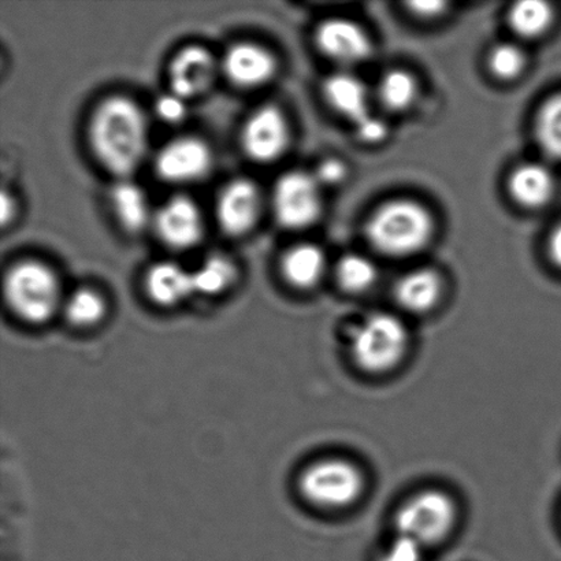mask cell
<instances>
[{
  "label": "cell",
  "instance_id": "6da1fadb",
  "mask_svg": "<svg viewBox=\"0 0 561 561\" xmlns=\"http://www.w3.org/2000/svg\"><path fill=\"white\" fill-rule=\"evenodd\" d=\"M90 145L108 172L128 178L145 159L148 128L145 114L125 96H110L99 104L90 123Z\"/></svg>",
  "mask_w": 561,
  "mask_h": 561
},
{
  "label": "cell",
  "instance_id": "7a4b0ae2",
  "mask_svg": "<svg viewBox=\"0 0 561 561\" xmlns=\"http://www.w3.org/2000/svg\"><path fill=\"white\" fill-rule=\"evenodd\" d=\"M433 218L425 207L412 201L385 203L368 218V243L381 254L403 257L425 249L433 234Z\"/></svg>",
  "mask_w": 561,
  "mask_h": 561
},
{
  "label": "cell",
  "instance_id": "3957f363",
  "mask_svg": "<svg viewBox=\"0 0 561 561\" xmlns=\"http://www.w3.org/2000/svg\"><path fill=\"white\" fill-rule=\"evenodd\" d=\"M410 346V333L393 313L374 312L352 328L350 352L362 371L387 374L403 362Z\"/></svg>",
  "mask_w": 561,
  "mask_h": 561
},
{
  "label": "cell",
  "instance_id": "277c9868",
  "mask_svg": "<svg viewBox=\"0 0 561 561\" xmlns=\"http://www.w3.org/2000/svg\"><path fill=\"white\" fill-rule=\"evenodd\" d=\"M4 295L11 310L31 323L48 321L57 311L60 286L51 268L41 262H21L4 277Z\"/></svg>",
  "mask_w": 561,
  "mask_h": 561
},
{
  "label": "cell",
  "instance_id": "5b68a950",
  "mask_svg": "<svg viewBox=\"0 0 561 561\" xmlns=\"http://www.w3.org/2000/svg\"><path fill=\"white\" fill-rule=\"evenodd\" d=\"M458 522V507L449 494L428 489L407 500L396 513L399 536L411 538L423 548L447 540Z\"/></svg>",
  "mask_w": 561,
  "mask_h": 561
},
{
  "label": "cell",
  "instance_id": "8992f818",
  "mask_svg": "<svg viewBox=\"0 0 561 561\" xmlns=\"http://www.w3.org/2000/svg\"><path fill=\"white\" fill-rule=\"evenodd\" d=\"M365 476L359 467L345 459L316 461L299 478L301 496L324 510L354 505L365 492Z\"/></svg>",
  "mask_w": 561,
  "mask_h": 561
},
{
  "label": "cell",
  "instance_id": "52a82bcc",
  "mask_svg": "<svg viewBox=\"0 0 561 561\" xmlns=\"http://www.w3.org/2000/svg\"><path fill=\"white\" fill-rule=\"evenodd\" d=\"M321 188L313 174L299 170L279 178L272 195L274 216L279 225L300 230L316 224L322 211Z\"/></svg>",
  "mask_w": 561,
  "mask_h": 561
},
{
  "label": "cell",
  "instance_id": "ba28073f",
  "mask_svg": "<svg viewBox=\"0 0 561 561\" xmlns=\"http://www.w3.org/2000/svg\"><path fill=\"white\" fill-rule=\"evenodd\" d=\"M213 156L205 141L196 137H180L159 150L156 170L168 183L190 184L210 172Z\"/></svg>",
  "mask_w": 561,
  "mask_h": 561
},
{
  "label": "cell",
  "instance_id": "9c48e42d",
  "mask_svg": "<svg viewBox=\"0 0 561 561\" xmlns=\"http://www.w3.org/2000/svg\"><path fill=\"white\" fill-rule=\"evenodd\" d=\"M289 142V129L284 114L274 106H263L252 113L241 131V145L255 162L276 161Z\"/></svg>",
  "mask_w": 561,
  "mask_h": 561
},
{
  "label": "cell",
  "instance_id": "30bf717a",
  "mask_svg": "<svg viewBox=\"0 0 561 561\" xmlns=\"http://www.w3.org/2000/svg\"><path fill=\"white\" fill-rule=\"evenodd\" d=\"M316 42L319 51L341 65L365 62L373 54L371 38L354 21L329 19L318 26Z\"/></svg>",
  "mask_w": 561,
  "mask_h": 561
},
{
  "label": "cell",
  "instance_id": "8fae6325",
  "mask_svg": "<svg viewBox=\"0 0 561 561\" xmlns=\"http://www.w3.org/2000/svg\"><path fill=\"white\" fill-rule=\"evenodd\" d=\"M261 192L252 181L233 180L221 191L217 201L219 227L229 236L250 232L260 218Z\"/></svg>",
  "mask_w": 561,
  "mask_h": 561
},
{
  "label": "cell",
  "instance_id": "7c38bea8",
  "mask_svg": "<svg viewBox=\"0 0 561 561\" xmlns=\"http://www.w3.org/2000/svg\"><path fill=\"white\" fill-rule=\"evenodd\" d=\"M153 224L163 243L175 250L191 249L202 239V213L186 196H174L164 203L153 217Z\"/></svg>",
  "mask_w": 561,
  "mask_h": 561
},
{
  "label": "cell",
  "instance_id": "4fadbf2b",
  "mask_svg": "<svg viewBox=\"0 0 561 561\" xmlns=\"http://www.w3.org/2000/svg\"><path fill=\"white\" fill-rule=\"evenodd\" d=\"M216 58L208 49L201 46H190L175 55L169 69L172 92L181 98L199 96L213 85L217 77Z\"/></svg>",
  "mask_w": 561,
  "mask_h": 561
},
{
  "label": "cell",
  "instance_id": "5bb4252c",
  "mask_svg": "<svg viewBox=\"0 0 561 561\" xmlns=\"http://www.w3.org/2000/svg\"><path fill=\"white\" fill-rule=\"evenodd\" d=\"M277 65L266 48L255 43H236L225 53L222 70L230 82L241 88L265 85L276 73Z\"/></svg>",
  "mask_w": 561,
  "mask_h": 561
},
{
  "label": "cell",
  "instance_id": "9a60e30c",
  "mask_svg": "<svg viewBox=\"0 0 561 561\" xmlns=\"http://www.w3.org/2000/svg\"><path fill=\"white\" fill-rule=\"evenodd\" d=\"M443 295L442 277L431 268L407 273L394 285V300L410 313H426L438 305Z\"/></svg>",
  "mask_w": 561,
  "mask_h": 561
},
{
  "label": "cell",
  "instance_id": "2e32d148",
  "mask_svg": "<svg viewBox=\"0 0 561 561\" xmlns=\"http://www.w3.org/2000/svg\"><path fill=\"white\" fill-rule=\"evenodd\" d=\"M146 289L161 306H178L196 294L194 276L174 262H159L147 273Z\"/></svg>",
  "mask_w": 561,
  "mask_h": 561
},
{
  "label": "cell",
  "instance_id": "e0dca14e",
  "mask_svg": "<svg viewBox=\"0 0 561 561\" xmlns=\"http://www.w3.org/2000/svg\"><path fill=\"white\" fill-rule=\"evenodd\" d=\"M323 95L335 113L356 124L370 114L365 82L350 73H335L323 84Z\"/></svg>",
  "mask_w": 561,
  "mask_h": 561
},
{
  "label": "cell",
  "instance_id": "ac0fdd59",
  "mask_svg": "<svg viewBox=\"0 0 561 561\" xmlns=\"http://www.w3.org/2000/svg\"><path fill=\"white\" fill-rule=\"evenodd\" d=\"M554 190V180L549 169L541 163H522L508 179L511 197L518 205L537 208L547 205Z\"/></svg>",
  "mask_w": 561,
  "mask_h": 561
},
{
  "label": "cell",
  "instance_id": "d6986e66",
  "mask_svg": "<svg viewBox=\"0 0 561 561\" xmlns=\"http://www.w3.org/2000/svg\"><path fill=\"white\" fill-rule=\"evenodd\" d=\"M110 206L126 232L140 233L151 222V206L146 192L129 180L121 179L113 186L110 192Z\"/></svg>",
  "mask_w": 561,
  "mask_h": 561
},
{
  "label": "cell",
  "instance_id": "ffe728a7",
  "mask_svg": "<svg viewBox=\"0 0 561 561\" xmlns=\"http://www.w3.org/2000/svg\"><path fill=\"white\" fill-rule=\"evenodd\" d=\"M280 267L291 286L310 289L323 277L327 257L317 245L299 244L286 252Z\"/></svg>",
  "mask_w": 561,
  "mask_h": 561
},
{
  "label": "cell",
  "instance_id": "44dd1931",
  "mask_svg": "<svg viewBox=\"0 0 561 561\" xmlns=\"http://www.w3.org/2000/svg\"><path fill=\"white\" fill-rule=\"evenodd\" d=\"M553 11L551 5L541 0H525L513 5L510 10V26L516 35L526 38H536L543 35L551 26Z\"/></svg>",
  "mask_w": 561,
  "mask_h": 561
},
{
  "label": "cell",
  "instance_id": "7402d4cb",
  "mask_svg": "<svg viewBox=\"0 0 561 561\" xmlns=\"http://www.w3.org/2000/svg\"><path fill=\"white\" fill-rule=\"evenodd\" d=\"M192 276H194L196 294L216 296L233 285L238 271L229 257L211 255L195 272H192Z\"/></svg>",
  "mask_w": 561,
  "mask_h": 561
},
{
  "label": "cell",
  "instance_id": "603a6c76",
  "mask_svg": "<svg viewBox=\"0 0 561 561\" xmlns=\"http://www.w3.org/2000/svg\"><path fill=\"white\" fill-rule=\"evenodd\" d=\"M377 277L376 265L368 257L359 254L344 255L335 266V279L346 294H365L376 284Z\"/></svg>",
  "mask_w": 561,
  "mask_h": 561
},
{
  "label": "cell",
  "instance_id": "cb8c5ba5",
  "mask_svg": "<svg viewBox=\"0 0 561 561\" xmlns=\"http://www.w3.org/2000/svg\"><path fill=\"white\" fill-rule=\"evenodd\" d=\"M377 92L382 106L392 112H403L414 103L417 88L409 71L393 69L381 77Z\"/></svg>",
  "mask_w": 561,
  "mask_h": 561
},
{
  "label": "cell",
  "instance_id": "d4e9b609",
  "mask_svg": "<svg viewBox=\"0 0 561 561\" xmlns=\"http://www.w3.org/2000/svg\"><path fill=\"white\" fill-rule=\"evenodd\" d=\"M535 130L543 152L561 159V93L542 104L537 114Z\"/></svg>",
  "mask_w": 561,
  "mask_h": 561
},
{
  "label": "cell",
  "instance_id": "484cf974",
  "mask_svg": "<svg viewBox=\"0 0 561 561\" xmlns=\"http://www.w3.org/2000/svg\"><path fill=\"white\" fill-rule=\"evenodd\" d=\"M65 310L71 323L77 327H92L101 321L106 312V302L98 291L81 288L71 294Z\"/></svg>",
  "mask_w": 561,
  "mask_h": 561
},
{
  "label": "cell",
  "instance_id": "4316f807",
  "mask_svg": "<svg viewBox=\"0 0 561 561\" xmlns=\"http://www.w3.org/2000/svg\"><path fill=\"white\" fill-rule=\"evenodd\" d=\"M525 54L514 44L503 43L492 49L489 55V69L502 80H513L524 71Z\"/></svg>",
  "mask_w": 561,
  "mask_h": 561
},
{
  "label": "cell",
  "instance_id": "83f0119b",
  "mask_svg": "<svg viewBox=\"0 0 561 561\" xmlns=\"http://www.w3.org/2000/svg\"><path fill=\"white\" fill-rule=\"evenodd\" d=\"M425 548L403 536H396L390 546L385 549L379 561H422Z\"/></svg>",
  "mask_w": 561,
  "mask_h": 561
},
{
  "label": "cell",
  "instance_id": "f1b7e54d",
  "mask_svg": "<svg viewBox=\"0 0 561 561\" xmlns=\"http://www.w3.org/2000/svg\"><path fill=\"white\" fill-rule=\"evenodd\" d=\"M156 112L164 123L178 124L186 115V99L181 98L178 93L169 92L157 99Z\"/></svg>",
  "mask_w": 561,
  "mask_h": 561
},
{
  "label": "cell",
  "instance_id": "f546056e",
  "mask_svg": "<svg viewBox=\"0 0 561 561\" xmlns=\"http://www.w3.org/2000/svg\"><path fill=\"white\" fill-rule=\"evenodd\" d=\"M354 125L359 140L368 142V145H376V142L385 140V137L388 136L387 123L371 113L366 115L365 118L357 121Z\"/></svg>",
  "mask_w": 561,
  "mask_h": 561
},
{
  "label": "cell",
  "instance_id": "4dcf8cb0",
  "mask_svg": "<svg viewBox=\"0 0 561 561\" xmlns=\"http://www.w3.org/2000/svg\"><path fill=\"white\" fill-rule=\"evenodd\" d=\"M313 178L321 186H335L346 179V167L340 159L329 158L318 164Z\"/></svg>",
  "mask_w": 561,
  "mask_h": 561
},
{
  "label": "cell",
  "instance_id": "1f68e13d",
  "mask_svg": "<svg viewBox=\"0 0 561 561\" xmlns=\"http://www.w3.org/2000/svg\"><path fill=\"white\" fill-rule=\"evenodd\" d=\"M443 2H414L410 3V8L416 15L425 16V19H433L443 13L445 9Z\"/></svg>",
  "mask_w": 561,
  "mask_h": 561
},
{
  "label": "cell",
  "instance_id": "d6a6232c",
  "mask_svg": "<svg viewBox=\"0 0 561 561\" xmlns=\"http://www.w3.org/2000/svg\"><path fill=\"white\" fill-rule=\"evenodd\" d=\"M549 256L554 265L561 268V224L553 230L551 239H549Z\"/></svg>",
  "mask_w": 561,
  "mask_h": 561
},
{
  "label": "cell",
  "instance_id": "836d02e7",
  "mask_svg": "<svg viewBox=\"0 0 561 561\" xmlns=\"http://www.w3.org/2000/svg\"><path fill=\"white\" fill-rule=\"evenodd\" d=\"M14 213V206L13 201H11V197L3 194L2 197V218L3 224L8 222L11 217H13Z\"/></svg>",
  "mask_w": 561,
  "mask_h": 561
}]
</instances>
